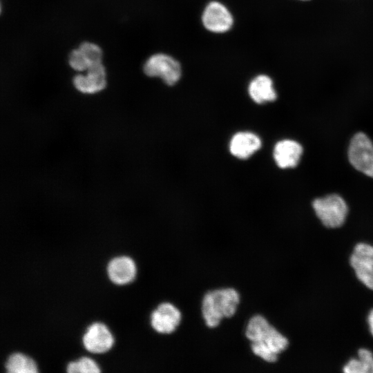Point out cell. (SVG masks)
<instances>
[{
	"label": "cell",
	"instance_id": "1",
	"mask_svg": "<svg viewBox=\"0 0 373 373\" xmlns=\"http://www.w3.org/2000/svg\"><path fill=\"white\" fill-rule=\"evenodd\" d=\"M245 334L251 342L254 354L268 363L276 361L278 354L288 346L287 338L260 314L249 320Z\"/></svg>",
	"mask_w": 373,
	"mask_h": 373
},
{
	"label": "cell",
	"instance_id": "2",
	"mask_svg": "<svg viewBox=\"0 0 373 373\" xmlns=\"http://www.w3.org/2000/svg\"><path fill=\"white\" fill-rule=\"evenodd\" d=\"M240 301V294L232 287L207 291L201 303V313L205 325L209 328H214L220 324L223 318L234 316Z\"/></svg>",
	"mask_w": 373,
	"mask_h": 373
},
{
	"label": "cell",
	"instance_id": "3",
	"mask_svg": "<svg viewBox=\"0 0 373 373\" xmlns=\"http://www.w3.org/2000/svg\"><path fill=\"white\" fill-rule=\"evenodd\" d=\"M312 205L316 216L325 226L335 228L344 223L348 209L341 196L332 194L317 198Z\"/></svg>",
	"mask_w": 373,
	"mask_h": 373
},
{
	"label": "cell",
	"instance_id": "4",
	"mask_svg": "<svg viewBox=\"0 0 373 373\" xmlns=\"http://www.w3.org/2000/svg\"><path fill=\"white\" fill-rule=\"evenodd\" d=\"M144 73L151 77H160L167 85L176 84L181 77L182 68L180 63L171 56L157 53L145 61Z\"/></svg>",
	"mask_w": 373,
	"mask_h": 373
},
{
	"label": "cell",
	"instance_id": "5",
	"mask_svg": "<svg viewBox=\"0 0 373 373\" xmlns=\"http://www.w3.org/2000/svg\"><path fill=\"white\" fill-rule=\"evenodd\" d=\"M348 157L356 169L373 178V143L365 133L354 135L350 143Z\"/></svg>",
	"mask_w": 373,
	"mask_h": 373
},
{
	"label": "cell",
	"instance_id": "6",
	"mask_svg": "<svg viewBox=\"0 0 373 373\" xmlns=\"http://www.w3.org/2000/svg\"><path fill=\"white\" fill-rule=\"evenodd\" d=\"M150 323L152 328L157 333L170 334L174 332L182 321L180 309L169 302L159 304L151 312Z\"/></svg>",
	"mask_w": 373,
	"mask_h": 373
},
{
	"label": "cell",
	"instance_id": "7",
	"mask_svg": "<svg viewBox=\"0 0 373 373\" xmlns=\"http://www.w3.org/2000/svg\"><path fill=\"white\" fill-rule=\"evenodd\" d=\"M202 22L204 28L215 33H222L232 27L233 19L228 8L222 3L213 1L204 9Z\"/></svg>",
	"mask_w": 373,
	"mask_h": 373
},
{
	"label": "cell",
	"instance_id": "8",
	"mask_svg": "<svg viewBox=\"0 0 373 373\" xmlns=\"http://www.w3.org/2000/svg\"><path fill=\"white\" fill-rule=\"evenodd\" d=\"M114 338L105 324L95 322L86 329L82 343L86 350L93 354H101L111 350Z\"/></svg>",
	"mask_w": 373,
	"mask_h": 373
},
{
	"label": "cell",
	"instance_id": "9",
	"mask_svg": "<svg viewBox=\"0 0 373 373\" xmlns=\"http://www.w3.org/2000/svg\"><path fill=\"white\" fill-rule=\"evenodd\" d=\"M85 75L78 74L73 78L75 88L84 94H94L104 89L106 85V70L99 63L90 66Z\"/></svg>",
	"mask_w": 373,
	"mask_h": 373
},
{
	"label": "cell",
	"instance_id": "10",
	"mask_svg": "<svg viewBox=\"0 0 373 373\" xmlns=\"http://www.w3.org/2000/svg\"><path fill=\"white\" fill-rule=\"evenodd\" d=\"M102 50L91 42H83L71 51L68 57L70 67L77 71H86L90 66L102 63Z\"/></svg>",
	"mask_w": 373,
	"mask_h": 373
},
{
	"label": "cell",
	"instance_id": "11",
	"mask_svg": "<svg viewBox=\"0 0 373 373\" xmlns=\"http://www.w3.org/2000/svg\"><path fill=\"white\" fill-rule=\"evenodd\" d=\"M136 265L133 260L126 256L113 258L106 265V273L110 280L116 285H125L135 277Z\"/></svg>",
	"mask_w": 373,
	"mask_h": 373
},
{
	"label": "cell",
	"instance_id": "12",
	"mask_svg": "<svg viewBox=\"0 0 373 373\" xmlns=\"http://www.w3.org/2000/svg\"><path fill=\"white\" fill-rule=\"evenodd\" d=\"M303 153L302 146L296 141L284 140L278 142L274 149V158L281 169L294 168L299 162Z\"/></svg>",
	"mask_w": 373,
	"mask_h": 373
},
{
	"label": "cell",
	"instance_id": "13",
	"mask_svg": "<svg viewBox=\"0 0 373 373\" xmlns=\"http://www.w3.org/2000/svg\"><path fill=\"white\" fill-rule=\"evenodd\" d=\"M261 146L258 136L251 132L236 133L229 143L230 153L237 158L247 159L256 153Z\"/></svg>",
	"mask_w": 373,
	"mask_h": 373
},
{
	"label": "cell",
	"instance_id": "14",
	"mask_svg": "<svg viewBox=\"0 0 373 373\" xmlns=\"http://www.w3.org/2000/svg\"><path fill=\"white\" fill-rule=\"evenodd\" d=\"M248 93L257 104L273 102L277 98L272 79L266 75L255 77L249 83Z\"/></svg>",
	"mask_w": 373,
	"mask_h": 373
},
{
	"label": "cell",
	"instance_id": "15",
	"mask_svg": "<svg viewBox=\"0 0 373 373\" xmlns=\"http://www.w3.org/2000/svg\"><path fill=\"white\" fill-rule=\"evenodd\" d=\"M7 373H37V366L33 359L21 352L10 354L5 362Z\"/></svg>",
	"mask_w": 373,
	"mask_h": 373
},
{
	"label": "cell",
	"instance_id": "16",
	"mask_svg": "<svg viewBox=\"0 0 373 373\" xmlns=\"http://www.w3.org/2000/svg\"><path fill=\"white\" fill-rule=\"evenodd\" d=\"M358 358L351 359L344 367L346 373H373V355L366 349H361Z\"/></svg>",
	"mask_w": 373,
	"mask_h": 373
},
{
	"label": "cell",
	"instance_id": "17",
	"mask_svg": "<svg viewBox=\"0 0 373 373\" xmlns=\"http://www.w3.org/2000/svg\"><path fill=\"white\" fill-rule=\"evenodd\" d=\"M350 264L358 278L368 288L373 289V265L361 261L352 256Z\"/></svg>",
	"mask_w": 373,
	"mask_h": 373
},
{
	"label": "cell",
	"instance_id": "18",
	"mask_svg": "<svg viewBox=\"0 0 373 373\" xmlns=\"http://www.w3.org/2000/svg\"><path fill=\"white\" fill-rule=\"evenodd\" d=\"M66 371L68 373H98L101 370L92 358L82 356L76 361L68 362Z\"/></svg>",
	"mask_w": 373,
	"mask_h": 373
},
{
	"label": "cell",
	"instance_id": "19",
	"mask_svg": "<svg viewBox=\"0 0 373 373\" xmlns=\"http://www.w3.org/2000/svg\"><path fill=\"white\" fill-rule=\"evenodd\" d=\"M352 256L373 265V247L365 243H359L355 247Z\"/></svg>",
	"mask_w": 373,
	"mask_h": 373
},
{
	"label": "cell",
	"instance_id": "20",
	"mask_svg": "<svg viewBox=\"0 0 373 373\" xmlns=\"http://www.w3.org/2000/svg\"><path fill=\"white\" fill-rule=\"evenodd\" d=\"M368 323L370 325V332L373 336V309L370 312L368 316Z\"/></svg>",
	"mask_w": 373,
	"mask_h": 373
},
{
	"label": "cell",
	"instance_id": "21",
	"mask_svg": "<svg viewBox=\"0 0 373 373\" xmlns=\"http://www.w3.org/2000/svg\"><path fill=\"white\" fill-rule=\"evenodd\" d=\"M302 1H307V0H302Z\"/></svg>",
	"mask_w": 373,
	"mask_h": 373
}]
</instances>
